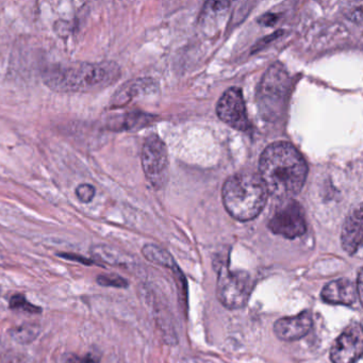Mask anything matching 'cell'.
<instances>
[{
  "label": "cell",
  "mask_w": 363,
  "mask_h": 363,
  "mask_svg": "<svg viewBox=\"0 0 363 363\" xmlns=\"http://www.w3.org/2000/svg\"><path fill=\"white\" fill-rule=\"evenodd\" d=\"M259 170L266 191L282 200L300 193L308 174L305 159L288 142L266 147L261 155Z\"/></svg>",
  "instance_id": "obj_1"
},
{
  "label": "cell",
  "mask_w": 363,
  "mask_h": 363,
  "mask_svg": "<svg viewBox=\"0 0 363 363\" xmlns=\"http://www.w3.org/2000/svg\"><path fill=\"white\" fill-rule=\"evenodd\" d=\"M96 282L99 286H106V288H119V289H125L128 288V280L121 277V275L115 274H100L96 278Z\"/></svg>",
  "instance_id": "obj_18"
},
{
  "label": "cell",
  "mask_w": 363,
  "mask_h": 363,
  "mask_svg": "<svg viewBox=\"0 0 363 363\" xmlns=\"http://www.w3.org/2000/svg\"><path fill=\"white\" fill-rule=\"evenodd\" d=\"M223 203L227 212L237 221L256 219L264 210L268 191L260 176L242 173L231 176L224 184Z\"/></svg>",
  "instance_id": "obj_3"
},
{
  "label": "cell",
  "mask_w": 363,
  "mask_h": 363,
  "mask_svg": "<svg viewBox=\"0 0 363 363\" xmlns=\"http://www.w3.org/2000/svg\"><path fill=\"white\" fill-rule=\"evenodd\" d=\"M290 84L289 74L282 64H274L264 74L258 91L259 110L264 119L274 121L284 111Z\"/></svg>",
  "instance_id": "obj_4"
},
{
  "label": "cell",
  "mask_w": 363,
  "mask_h": 363,
  "mask_svg": "<svg viewBox=\"0 0 363 363\" xmlns=\"http://www.w3.org/2000/svg\"><path fill=\"white\" fill-rule=\"evenodd\" d=\"M268 226L275 235L290 240L302 237L307 230L303 208L293 198L282 199L271 217Z\"/></svg>",
  "instance_id": "obj_6"
},
{
  "label": "cell",
  "mask_w": 363,
  "mask_h": 363,
  "mask_svg": "<svg viewBox=\"0 0 363 363\" xmlns=\"http://www.w3.org/2000/svg\"><path fill=\"white\" fill-rule=\"evenodd\" d=\"M142 254L147 260L157 266H166L170 268L176 275V277L179 280L186 279L180 268L175 262L174 258L170 256V253L166 252V249L161 248L155 244H146L142 248Z\"/></svg>",
  "instance_id": "obj_14"
},
{
  "label": "cell",
  "mask_w": 363,
  "mask_h": 363,
  "mask_svg": "<svg viewBox=\"0 0 363 363\" xmlns=\"http://www.w3.org/2000/svg\"><path fill=\"white\" fill-rule=\"evenodd\" d=\"M362 243V207L355 208L345 219L341 233V244L347 254L355 255Z\"/></svg>",
  "instance_id": "obj_12"
},
{
  "label": "cell",
  "mask_w": 363,
  "mask_h": 363,
  "mask_svg": "<svg viewBox=\"0 0 363 363\" xmlns=\"http://www.w3.org/2000/svg\"><path fill=\"white\" fill-rule=\"evenodd\" d=\"M66 363H100L99 358L94 354L84 355V356H72Z\"/></svg>",
  "instance_id": "obj_21"
},
{
  "label": "cell",
  "mask_w": 363,
  "mask_h": 363,
  "mask_svg": "<svg viewBox=\"0 0 363 363\" xmlns=\"http://www.w3.org/2000/svg\"><path fill=\"white\" fill-rule=\"evenodd\" d=\"M363 354V331L360 322H352L335 339L331 349L333 363H355Z\"/></svg>",
  "instance_id": "obj_8"
},
{
  "label": "cell",
  "mask_w": 363,
  "mask_h": 363,
  "mask_svg": "<svg viewBox=\"0 0 363 363\" xmlns=\"http://www.w3.org/2000/svg\"><path fill=\"white\" fill-rule=\"evenodd\" d=\"M9 308L12 310L26 312V313H30V315L42 313V308L31 304L23 294H17V295L12 296L11 300H10Z\"/></svg>",
  "instance_id": "obj_17"
},
{
  "label": "cell",
  "mask_w": 363,
  "mask_h": 363,
  "mask_svg": "<svg viewBox=\"0 0 363 363\" xmlns=\"http://www.w3.org/2000/svg\"><path fill=\"white\" fill-rule=\"evenodd\" d=\"M96 190L92 184H81L76 188V196L84 204H90L95 197Z\"/></svg>",
  "instance_id": "obj_19"
},
{
  "label": "cell",
  "mask_w": 363,
  "mask_h": 363,
  "mask_svg": "<svg viewBox=\"0 0 363 363\" xmlns=\"http://www.w3.org/2000/svg\"><path fill=\"white\" fill-rule=\"evenodd\" d=\"M40 333V328L35 324H25L21 326L15 327L10 331L12 339L19 344H28L37 339V335Z\"/></svg>",
  "instance_id": "obj_16"
},
{
  "label": "cell",
  "mask_w": 363,
  "mask_h": 363,
  "mask_svg": "<svg viewBox=\"0 0 363 363\" xmlns=\"http://www.w3.org/2000/svg\"><path fill=\"white\" fill-rule=\"evenodd\" d=\"M141 160L149 184L156 189L164 188L168 174V149L158 135L147 137L143 144Z\"/></svg>",
  "instance_id": "obj_7"
},
{
  "label": "cell",
  "mask_w": 363,
  "mask_h": 363,
  "mask_svg": "<svg viewBox=\"0 0 363 363\" xmlns=\"http://www.w3.org/2000/svg\"><path fill=\"white\" fill-rule=\"evenodd\" d=\"M254 289L253 277L242 270L233 271L228 264L217 268V295L219 303L229 310L242 309Z\"/></svg>",
  "instance_id": "obj_5"
},
{
  "label": "cell",
  "mask_w": 363,
  "mask_h": 363,
  "mask_svg": "<svg viewBox=\"0 0 363 363\" xmlns=\"http://www.w3.org/2000/svg\"><path fill=\"white\" fill-rule=\"evenodd\" d=\"M313 325V317L310 310H304L298 315L282 317L274 324V333L279 340L293 342L308 335Z\"/></svg>",
  "instance_id": "obj_10"
},
{
  "label": "cell",
  "mask_w": 363,
  "mask_h": 363,
  "mask_svg": "<svg viewBox=\"0 0 363 363\" xmlns=\"http://www.w3.org/2000/svg\"><path fill=\"white\" fill-rule=\"evenodd\" d=\"M59 257L61 258L66 259L68 261H75L78 264H84V266H94V264H98L94 259L86 258V257L80 256L77 254H72V253H63V254H59ZM99 266V264H98Z\"/></svg>",
  "instance_id": "obj_20"
},
{
  "label": "cell",
  "mask_w": 363,
  "mask_h": 363,
  "mask_svg": "<svg viewBox=\"0 0 363 363\" xmlns=\"http://www.w3.org/2000/svg\"><path fill=\"white\" fill-rule=\"evenodd\" d=\"M121 77L113 61L56 64L45 70L43 81L57 93H90L107 89Z\"/></svg>",
  "instance_id": "obj_2"
},
{
  "label": "cell",
  "mask_w": 363,
  "mask_h": 363,
  "mask_svg": "<svg viewBox=\"0 0 363 363\" xmlns=\"http://www.w3.org/2000/svg\"><path fill=\"white\" fill-rule=\"evenodd\" d=\"M152 80L149 79H135L124 84L123 86L115 92L113 97L110 101V107L112 109H117V108L124 107V106L128 105L133 98L137 96L142 95L146 93L152 86Z\"/></svg>",
  "instance_id": "obj_13"
},
{
  "label": "cell",
  "mask_w": 363,
  "mask_h": 363,
  "mask_svg": "<svg viewBox=\"0 0 363 363\" xmlns=\"http://www.w3.org/2000/svg\"><path fill=\"white\" fill-rule=\"evenodd\" d=\"M321 297L325 303L331 305L353 306L356 304L357 298L361 303L356 282L346 278H339L328 282L322 290Z\"/></svg>",
  "instance_id": "obj_11"
},
{
  "label": "cell",
  "mask_w": 363,
  "mask_h": 363,
  "mask_svg": "<svg viewBox=\"0 0 363 363\" xmlns=\"http://www.w3.org/2000/svg\"><path fill=\"white\" fill-rule=\"evenodd\" d=\"M276 19H277L276 15L268 14L266 15V17H262L260 21H262V23H264V25H266V26H270V25H273V23L276 21Z\"/></svg>",
  "instance_id": "obj_22"
},
{
  "label": "cell",
  "mask_w": 363,
  "mask_h": 363,
  "mask_svg": "<svg viewBox=\"0 0 363 363\" xmlns=\"http://www.w3.org/2000/svg\"><path fill=\"white\" fill-rule=\"evenodd\" d=\"M149 121V117L143 113H127V115H119L112 117L108 121V129L111 131L133 130L137 127L144 126Z\"/></svg>",
  "instance_id": "obj_15"
},
{
  "label": "cell",
  "mask_w": 363,
  "mask_h": 363,
  "mask_svg": "<svg viewBox=\"0 0 363 363\" xmlns=\"http://www.w3.org/2000/svg\"><path fill=\"white\" fill-rule=\"evenodd\" d=\"M219 119L237 130L245 131L251 127L242 91L239 88L227 90L217 107Z\"/></svg>",
  "instance_id": "obj_9"
}]
</instances>
